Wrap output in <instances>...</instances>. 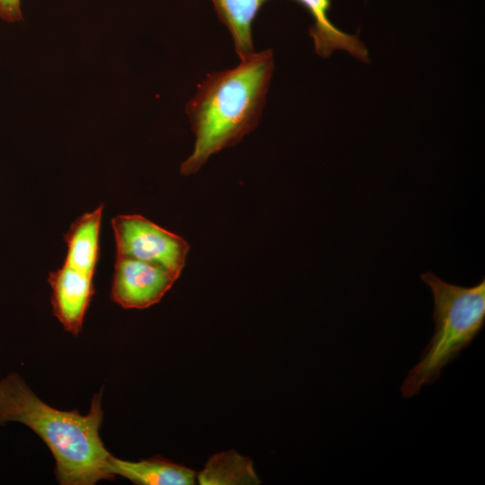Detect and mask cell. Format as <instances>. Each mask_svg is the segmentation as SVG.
<instances>
[{
	"mask_svg": "<svg viewBox=\"0 0 485 485\" xmlns=\"http://www.w3.org/2000/svg\"><path fill=\"white\" fill-rule=\"evenodd\" d=\"M101 401V392L93 396L86 415L76 409L57 410L42 401L17 373H10L0 380V426L18 422L35 432L54 456L60 484L93 485L115 478L110 470L111 454L99 433Z\"/></svg>",
	"mask_w": 485,
	"mask_h": 485,
	"instance_id": "cell-1",
	"label": "cell"
},
{
	"mask_svg": "<svg viewBox=\"0 0 485 485\" xmlns=\"http://www.w3.org/2000/svg\"><path fill=\"white\" fill-rule=\"evenodd\" d=\"M274 68L271 49L252 53L232 69L207 75L186 105L195 134L180 172H198L208 158L240 142L258 125Z\"/></svg>",
	"mask_w": 485,
	"mask_h": 485,
	"instance_id": "cell-2",
	"label": "cell"
},
{
	"mask_svg": "<svg viewBox=\"0 0 485 485\" xmlns=\"http://www.w3.org/2000/svg\"><path fill=\"white\" fill-rule=\"evenodd\" d=\"M434 299V334L419 362L409 372L401 391L411 398L440 377L444 366L454 361L479 334L485 322V279L472 287L444 281L432 272L421 274Z\"/></svg>",
	"mask_w": 485,
	"mask_h": 485,
	"instance_id": "cell-3",
	"label": "cell"
},
{
	"mask_svg": "<svg viewBox=\"0 0 485 485\" xmlns=\"http://www.w3.org/2000/svg\"><path fill=\"white\" fill-rule=\"evenodd\" d=\"M111 226L116 256L158 264L181 275L190 250L182 237L140 215H119Z\"/></svg>",
	"mask_w": 485,
	"mask_h": 485,
	"instance_id": "cell-4",
	"label": "cell"
},
{
	"mask_svg": "<svg viewBox=\"0 0 485 485\" xmlns=\"http://www.w3.org/2000/svg\"><path fill=\"white\" fill-rule=\"evenodd\" d=\"M179 277L158 264L116 256L110 298L124 309H146L159 303Z\"/></svg>",
	"mask_w": 485,
	"mask_h": 485,
	"instance_id": "cell-5",
	"label": "cell"
},
{
	"mask_svg": "<svg viewBox=\"0 0 485 485\" xmlns=\"http://www.w3.org/2000/svg\"><path fill=\"white\" fill-rule=\"evenodd\" d=\"M93 278L66 264L48 277L53 314L75 336L81 331L91 304L94 292Z\"/></svg>",
	"mask_w": 485,
	"mask_h": 485,
	"instance_id": "cell-6",
	"label": "cell"
},
{
	"mask_svg": "<svg viewBox=\"0 0 485 485\" xmlns=\"http://www.w3.org/2000/svg\"><path fill=\"white\" fill-rule=\"evenodd\" d=\"M309 13L313 23L309 34L313 40L318 55L327 57L336 49H342L353 57L368 60V51L357 35H350L337 28L329 18L331 0H294Z\"/></svg>",
	"mask_w": 485,
	"mask_h": 485,
	"instance_id": "cell-7",
	"label": "cell"
},
{
	"mask_svg": "<svg viewBox=\"0 0 485 485\" xmlns=\"http://www.w3.org/2000/svg\"><path fill=\"white\" fill-rule=\"evenodd\" d=\"M103 205L79 216L64 235L66 253L64 264L84 274L94 275L99 260V239Z\"/></svg>",
	"mask_w": 485,
	"mask_h": 485,
	"instance_id": "cell-8",
	"label": "cell"
},
{
	"mask_svg": "<svg viewBox=\"0 0 485 485\" xmlns=\"http://www.w3.org/2000/svg\"><path fill=\"white\" fill-rule=\"evenodd\" d=\"M110 470L138 485H192L197 479L195 471L161 456L131 462L111 454Z\"/></svg>",
	"mask_w": 485,
	"mask_h": 485,
	"instance_id": "cell-9",
	"label": "cell"
},
{
	"mask_svg": "<svg viewBox=\"0 0 485 485\" xmlns=\"http://www.w3.org/2000/svg\"><path fill=\"white\" fill-rule=\"evenodd\" d=\"M220 21L227 27L234 49L242 60L254 52L252 25L269 0H211Z\"/></svg>",
	"mask_w": 485,
	"mask_h": 485,
	"instance_id": "cell-10",
	"label": "cell"
},
{
	"mask_svg": "<svg viewBox=\"0 0 485 485\" xmlns=\"http://www.w3.org/2000/svg\"><path fill=\"white\" fill-rule=\"evenodd\" d=\"M201 485L259 484L252 462L234 451L213 455L205 468L197 473Z\"/></svg>",
	"mask_w": 485,
	"mask_h": 485,
	"instance_id": "cell-11",
	"label": "cell"
},
{
	"mask_svg": "<svg viewBox=\"0 0 485 485\" xmlns=\"http://www.w3.org/2000/svg\"><path fill=\"white\" fill-rule=\"evenodd\" d=\"M0 19L11 23L22 20L21 0H0Z\"/></svg>",
	"mask_w": 485,
	"mask_h": 485,
	"instance_id": "cell-12",
	"label": "cell"
}]
</instances>
